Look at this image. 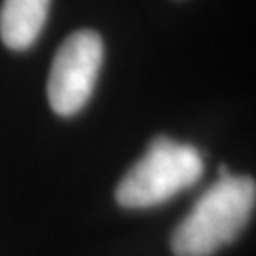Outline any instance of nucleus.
Wrapping results in <instances>:
<instances>
[{"label":"nucleus","mask_w":256,"mask_h":256,"mask_svg":"<svg viewBox=\"0 0 256 256\" xmlns=\"http://www.w3.org/2000/svg\"><path fill=\"white\" fill-rule=\"evenodd\" d=\"M52 0H2L0 8V38L10 50H27L48 21Z\"/></svg>","instance_id":"20e7f679"},{"label":"nucleus","mask_w":256,"mask_h":256,"mask_svg":"<svg viewBox=\"0 0 256 256\" xmlns=\"http://www.w3.org/2000/svg\"><path fill=\"white\" fill-rule=\"evenodd\" d=\"M102 50L101 36L90 28L64 38L48 80V101L55 114L74 116L86 106L101 70Z\"/></svg>","instance_id":"7ed1b4c3"},{"label":"nucleus","mask_w":256,"mask_h":256,"mask_svg":"<svg viewBox=\"0 0 256 256\" xmlns=\"http://www.w3.org/2000/svg\"><path fill=\"white\" fill-rule=\"evenodd\" d=\"M203 174L198 148L169 137H156L144 156L116 186V202L126 209H148L188 190Z\"/></svg>","instance_id":"f03ea898"},{"label":"nucleus","mask_w":256,"mask_h":256,"mask_svg":"<svg viewBox=\"0 0 256 256\" xmlns=\"http://www.w3.org/2000/svg\"><path fill=\"white\" fill-rule=\"evenodd\" d=\"M252 176H222L196 202L194 209L174 228V256H212L245 230L254 210Z\"/></svg>","instance_id":"f257e3e1"}]
</instances>
